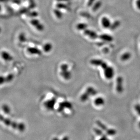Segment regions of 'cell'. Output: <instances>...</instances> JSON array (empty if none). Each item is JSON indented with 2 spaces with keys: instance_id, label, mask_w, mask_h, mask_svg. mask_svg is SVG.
<instances>
[{
  "instance_id": "obj_8",
  "label": "cell",
  "mask_w": 140,
  "mask_h": 140,
  "mask_svg": "<svg viewBox=\"0 0 140 140\" xmlns=\"http://www.w3.org/2000/svg\"><path fill=\"white\" fill-rule=\"evenodd\" d=\"M84 34L88 36L89 37L92 39H95L98 37V35L97 34L96 32L95 31H91V30H86L84 31Z\"/></svg>"
},
{
  "instance_id": "obj_17",
  "label": "cell",
  "mask_w": 140,
  "mask_h": 140,
  "mask_svg": "<svg viewBox=\"0 0 140 140\" xmlns=\"http://www.w3.org/2000/svg\"><path fill=\"white\" fill-rule=\"evenodd\" d=\"M120 25V22L119 21H116L113 22V24H112L110 26V29L112 30H114L116 29Z\"/></svg>"
},
{
  "instance_id": "obj_35",
  "label": "cell",
  "mask_w": 140,
  "mask_h": 140,
  "mask_svg": "<svg viewBox=\"0 0 140 140\" xmlns=\"http://www.w3.org/2000/svg\"></svg>"
},
{
  "instance_id": "obj_5",
  "label": "cell",
  "mask_w": 140,
  "mask_h": 140,
  "mask_svg": "<svg viewBox=\"0 0 140 140\" xmlns=\"http://www.w3.org/2000/svg\"><path fill=\"white\" fill-rule=\"evenodd\" d=\"M72 107H73V106L71 103L69 102L65 101V102H64L60 103L58 110L59 112H60L65 108L72 109Z\"/></svg>"
},
{
  "instance_id": "obj_6",
  "label": "cell",
  "mask_w": 140,
  "mask_h": 140,
  "mask_svg": "<svg viewBox=\"0 0 140 140\" xmlns=\"http://www.w3.org/2000/svg\"><path fill=\"white\" fill-rule=\"evenodd\" d=\"M56 99L54 98L50 100H48L44 103V106L45 107L49 110H53L54 109L55 104L56 103Z\"/></svg>"
},
{
  "instance_id": "obj_21",
  "label": "cell",
  "mask_w": 140,
  "mask_h": 140,
  "mask_svg": "<svg viewBox=\"0 0 140 140\" xmlns=\"http://www.w3.org/2000/svg\"><path fill=\"white\" fill-rule=\"evenodd\" d=\"M77 27L79 30H84L87 27V25L84 23H80L78 25Z\"/></svg>"
},
{
  "instance_id": "obj_32",
  "label": "cell",
  "mask_w": 140,
  "mask_h": 140,
  "mask_svg": "<svg viewBox=\"0 0 140 140\" xmlns=\"http://www.w3.org/2000/svg\"><path fill=\"white\" fill-rule=\"evenodd\" d=\"M62 140H69V138L68 137H65Z\"/></svg>"
},
{
  "instance_id": "obj_3",
  "label": "cell",
  "mask_w": 140,
  "mask_h": 140,
  "mask_svg": "<svg viewBox=\"0 0 140 140\" xmlns=\"http://www.w3.org/2000/svg\"><path fill=\"white\" fill-rule=\"evenodd\" d=\"M104 75L107 79H110L113 77L114 74V71L112 67L107 66L105 69H104Z\"/></svg>"
},
{
  "instance_id": "obj_33",
  "label": "cell",
  "mask_w": 140,
  "mask_h": 140,
  "mask_svg": "<svg viewBox=\"0 0 140 140\" xmlns=\"http://www.w3.org/2000/svg\"><path fill=\"white\" fill-rule=\"evenodd\" d=\"M59 140L58 139V138H57V137H54L53 139V140Z\"/></svg>"
},
{
  "instance_id": "obj_26",
  "label": "cell",
  "mask_w": 140,
  "mask_h": 140,
  "mask_svg": "<svg viewBox=\"0 0 140 140\" xmlns=\"http://www.w3.org/2000/svg\"><path fill=\"white\" fill-rule=\"evenodd\" d=\"M51 46L50 45H48V44H46V46H44V50L45 51L49 52L50 51V49H51Z\"/></svg>"
},
{
  "instance_id": "obj_34",
  "label": "cell",
  "mask_w": 140,
  "mask_h": 140,
  "mask_svg": "<svg viewBox=\"0 0 140 140\" xmlns=\"http://www.w3.org/2000/svg\"><path fill=\"white\" fill-rule=\"evenodd\" d=\"M139 127L140 128V122L139 123Z\"/></svg>"
},
{
  "instance_id": "obj_22",
  "label": "cell",
  "mask_w": 140,
  "mask_h": 140,
  "mask_svg": "<svg viewBox=\"0 0 140 140\" xmlns=\"http://www.w3.org/2000/svg\"><path fill=\"white\" fill-rule=\"evenodd\" d=\"M14 76L12 74H10L9 75H7V76L6 77V82H9L12 81L13 79H14Z\"/></svg>"
},
{
  "instance_id": "obj_4",
  "label": "cell",
  "mask_w": 140,
  "mask_h": 140,
  "mask_svg": "<svg viewBox=\"0 0 140 140\" xmlns=\"http://www.w3.org/2000/svg\"><path fill=\"white\" fill-rule=\"evenodd\" d=\"M123 79L122 77H118L116 79V89L117 92L119 93H121L123 91Z\"/></svg>"
},
{
  "instance_id": "obj_16",
  "label": "cell",
  "mask_w": 140,
  "mask_h": 140,
  "mask_svg": "<svg viewBox=\"0 0 140 140\" xmlns=\"http://www.w3.org/2000/svg\"><path fill=\"white\" fill-rule=\"evenodd\" d=\"M101 6H102V2L101 1H98L96 2L94 4L93 7L92 8V10L93 11H95L96 10H99L101 7Z\"/></svg>"
},
{
  "instance_id": "obj_28",
  "label": "cell",
  "mask_w": 140,
  "mask_h": 140,
  "mask_svg": "<svg viewBox=\"0 0 140 140\" xmlns=\"http://www.w3.org/2000/svg\"><path fill=\"white\" fill-rule=\"evenodd\" d=\"M95 1V0H89L88 1V5L89 6H91L93 4H94Z\"/></svg>"
},
{
  "instance_id": "obj_12",
  "label": "cell",
  "mask_w": 140,
  "mask_h": 140,
  "mask_svg": "<svg viewBox=\"0 0 140 140\" xmlns=\"http://www.w3.org/2000/svg\"><path fill=\"white\" fill-rule=\"evenodd\" d=\"M90 63L92 65L96 66H101L102 64L103 61L102 60L99 59H93L91 60Z\"/></svg>"
},
{
  "instance_id": "obj_30",
  "label": "cell",
  "mask_w": 140,
  "mask_h": 140,
  "mask_svg": "<svg viewBox=\"0 0 140 140\" xmlns=\"http://www.w3.org/2000/svg\"><path fill=\"white\" fill-rule=\"evenodd\" d=\"M99 140H108L107 139L106 135H103L102 138Z\"/></svg>"
},
{
  "instance_id": "obj_15",
  "label": "cell",
  "mask_w": 140,
  "mask_h": 140,
  "mask_svg": "<svg viewBox=\"0 0 140 140\" xmlns=\"http://www.w3.org/2000/svg\"><path fill=\"white\" fill-rule=\"evenodd\" d=\"M2 109L3 111L4 112L7 114H8L10 113V107L7 104H3L2 106Z\"/></svg>"
},
{
  "instance_id": "obj_13",
  "label": "cell",
  "mask_w": 140,
  "mask_h": 140,
  "mask_svg": "<svg viewBox=\"0 0 140 140\" xmlns=\"http://www.w3.org/2000/svg\"><path fill=\"white\" fill-rule=\"evenodd\" d=\"M104 100L102 98H98L95 100L94 103L96 106H99L103 105L104 104Z\"/></svg>"
},
{
  "instance_id": "obj_19",
  "label": "cell",
  "mask_w": 140,
  "mask_h": 140,
  "mask_svg": "<svg viewBox=\"0 0 140 140\" xmlns=\"http://www.w3.org/2000/svg\"><path fill=\"white\" fill-rule=\"evenodd\" d=\"M96 123L99 126L103 131H107V126L104 125L101 122H100V121H96Z\"/></svg>"
},
{
  "instance_id": "obj_9",
  "label": "cell",
  "mask_w": 140,
  "mask_h": 140,
  "mask_svg": "<svg viewBox=\"0 0 140 140\" xmlns=\"http://www.w3.org/2000/svg\"><path fill=\"white\" fill-rule=\"evenodd\" d=\"M101 40L106 42H111L113 40V38L110 35L107 34H103L100 36Z\"/></svg>"
},
{
  "instance_id": "obj_20",
  "label": "cell",
  "mask_w": 140,
  "mask_h": 140,
  "mask_svg": "<svg viewBox=\"0 0 140 140\" xmlns=\"http://www.w3.org/2000/svg\"><path fill=\"white\" fill-rule=\"evenodd\" d=\"M107 134L109 136H113L116 134V131L113 129H107L106 131Z\"/></svg>"
},
{
  "instance_id": "obj_27",
  "label": "cell",
  "mask_w": 140,
  "mask_h": 140,
  "mask_svg": "<svg viewBox=\"0 0 140 140\" xmlns=\"http://www.w3.org/2000/svg\"><path fill=\"white\" fill-rule=\"evenodd\" d=\"M101 66L102 67V68L103 69H105L108 66H107V64L106 63V62H103V63H102V64L101 65Z\"/></svg>"
},
{
  "instance_id": "obj_36",
  "label": "cell",
  "mask_w": 140,
  "mask_h": 140,
  "mask_svg": "<svg viewBox=\"0 0 140 140\" xmlns=\"http://www.w3.org/2000/svg\"></svg>"
},
{
  "instance_id": "obj_24",
  "label": "cell",
  "mask_w": 140,
  "mask_h": 140,
  "mask_svg": "<svg viewBox=\"0 0 140 140\" xmlns=\"http://www.w3.org/2000/svg\"><path fill=\"white\" fill-rule=\"evenodd\" d=\"M5 82H6V77L3 76H0V85L3 84Z\"/></svg>"
},
{
  "instance_id": "obj_2",
  "label": "cell",
  "mask_w": 140,
  "mask_h": 140,
  "mask_svg": "<svg viewBox=\"0 0 140 140\" xmlns=\"http://www.w3.org/2000/svg\"><path fill=\"white\" fill-rule=\"evenodd\" d=\"M61 70V76L66 80H69L71 77V73L68 71V66L67 64H63L60 66Z\"/></svg>"
},
{
  "instance_id": "obj_11",
  "label": "cell",
  "mask_w": 140,
  "mask_h": 140,
  "mask_svg": "<svg viewBox=\"0 0 140 140\" xmlns=\"http://www.w3.org/2000/svg\"><path fill=\"white\" fill-rule=\"evenodd\" d=\"M86 92L88 93L89 95H90L92 96H94L97 93V92L96 90L91 87H89V88H88L86 89Z\"/></svg>"
},
{
  "instance_id": "obj_1",
  "label": "cell",
  "mask_w": 140,
  "mask_h": 140,
  "mask_svg": "<svg viewBox=\"0 0 140 140\" xmlns=\"http://www.w3.org/2000/svg\"><path fill=\"white\" fill-rule=\"evenodd\" d=\"M0 121L3 122L6 125L11 126L13 128L17 129L21 132H23L25 129V126L23 123H16L12 121L9 118H6L2 115L0 114Z\"/></svg>"
},
{
  "instance_id": "obj_23",
  "label": "cell",
  "mask_w": 140,
  "mask_h": 140,
  "mask_svg": "<svg viewBox=\"0 0 140 140\" xmlns=\"http://www.w3.org/2000/svg\"><path fill=\"white\" fill-rule=\"evenodd\" d=\"M94 132H95L96 134L98 135V136L103 135V132L101 130L99 129L95 128L94 129Z\"/></svg>"
},
{
  "instance_id": "obj_10",
  "label": "cell",
  "mask_w": 140,
  "mask_h": 140,
  "mask_svg": "<svg viewBox=\"0 0 140 140\" xmlns=\"http://www.w3.org/2000/svg\"><path fill=\"white\" fill-rule=\"evenodd\" d=\"M1 57L5 60L10 61L12 59V57L7 52H2L1 53Z\"/></svg>"
},
{
  "instance_id": "obj_7",
  "label": "cell",
  "mask_w": 140,
  "mask_h": 140,
  "mask_svg": "<svg viewBox=\"0 0 140 140\" xmlns=\"http://www.w3.org/2000/svg\"><path fill=\"white\" fill-rule=\"evenodd\" d=\"M101 23L103 27L106 29L110 28V26L112 25L109 19L107 17H103L102 19Z\"/></svg>"
},
{
  "instance_id": "obj_14",
  "label": "cell",
  "mask_w": 140,
  "mask_h": 140,
  "mask_svg": "<svg viewBox=\"0 0 140 140\" xmlns=\"http://www.w3.org/2000/svg\"><path fill=\"white\" fill-rule=\"evenodd\" d=\"M131 57V54L129 52H126L123 54L121 57V59L123 61H125L128 60Z\"/></svg>"
},
{
  "instance_id": "obj_31",
  "label": "cell",
  "mask_w": 140,
  "mask_h": 140,
  "mask_svg": "<svg viewBox=\"0 0 140 140\" xmlns=\"http://www.w3.org/2000/svg\"><path fill=\"white\" fill-rule=\"evenodd\" d=\"M108 49L107 48H105L103 49V52L104 53H107L108 52Z\"/></svg>"
},
{
  "instance_id": "obj_18",
  "label": "cell",
  "mask_w": 140,
  "mask_h": 140,
  "mask_svg": "<svg viewBox=\"0 0 140 140\" xmlns=\"http://www.w3.org/2000/svg\"><path fill=\"white\" fill-rule=\"evenodd\" d=\"M89 93L85 92L82 95V96H81L80 100H81L82 102H84L89 99Z\"/></svg>"
},
{
  "instance_id": "obj_25",
  "label": "cell",
  "mask_w": 140,
  "mask_h": 140,
  "mask_svg": "<svg viewBox=\"0 0 140 140\" xmlns=\"http://www.w3.org/2000/svg\"><path fill=\"white\" fill-rule=\"evenodd\" d=\"M135 109L136 110L137 113L140 116V105L139 104H137L135 107Z\"/></svg>"
},
{
  "instance_id": "obj_29",
  "label": "cell",
  "mask_w": 140,
  "mask_h": 140,
  "mask_svg": "<svg viewBox=\"0 0 140 140\" xmlns=\"http://www.w3.org/2000/svg\"><path fill=\"white\" fill-rule=\"evenodd\" d=\"M136 6L140 10V0H137L136 1Z\"/></svg>"
}]
</instances>
